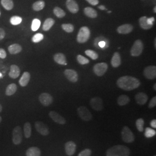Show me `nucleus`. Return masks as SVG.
I'll list each match as a JSON object with an SVG mask.
<instances>
[{
  "mask_svg": "<svg viewBox=\"0 0 156 156\" xmlns=\"http://www.w3.org/2000/svg\"><path fill=\"white\" fill-rule=\"evenodd\" d=\"M17 90V86L14 83H12L8 86L5 91V94L8 96L14 94Z\"/></svg>",
  "mask_w": 156,
  "mask_h": 156,
  "instance_id": "30",
  "label": "nucleus"
},
{
  "mask_svg": "<svg viewBox=\"0 0 156 156\" xmlns=\"http://www.w3.org/2000/svg\"><path fill=\"white\" fill-rule=\"evenodd\" d=\"M24 133L26 138H29L31 135V126L28 122L25 123L24 125Z\"/></svg>",
  "mask_w": 156,
  "mask_h": 156,
  "instance_id": "33",
  "label": "nucleus"
},
{
  "mask_svg": "<svg viewBox=\"0 0 156 156\" xmlns=\"http://www.w3.org/2000/svg\"><path fill=\"white\" fill-rule=\"evenodd\" d=\"M54 60L56 62L60 65H67V60L66 56L62 53H56L54 56Z\"/></svg>",
  "mask_w": 156,
  "mask_h": 156,
  "instance_id": "20",
  "label": "nucleus"
},
{
  "mask_svg": "<svg viewBox=\"0 0 156 156\" xmlns=\"http://www.w3.org/2000/svg\"><path fill=\"white\" fill-rule=\"evenodd\" d=\"M0 15H1V12H0Z\"/></svg>",
  "mask_w": 156,
  "mask_h": 156,
  "instance_id": "58",
  "label": "nucleus"
},
{
  "mask_svg": "<svg viewBox=\"0 0 156 156\" xmlns=\"http://www.w3.org/2000/svg\"><path fill=\"white\" fill-rule=\"evenodd\" d=\"M90 31L87 27L84 26L81 27L77 35V41L80 44L86 42L90 38Z\"/></svg>",
  "mask_w": 156,
  "mask_h": 156,
  "instance_id": "3",
  "label": "nucleus"
},
{
  "mask_svg": "<svg viewBox=\"0 0 156 156\" xmlns=\"http://www.w3.org/2000/svg\"><path fill=\"white\" fill-rule=\"evenodd\" d=\"M20 73V70L18 66L16 65H12L11 66L10 72L9 73V76L12 79L18 78Z\"/></svg>",
  "mask_w": 156,
  "mask_h": 156,
  "instance_id": "23",
  "label": "nucleus"
},
{
  "mask_svg": "<svg viewBox=\"0 0 156 156\" xmlns=\"http://www.w3.org/2000/svg\"><path fill=\"white\" fill-rule=\"evenodd\" d=\"M147 22L149 23V24L153 26L154 22V18L153 17H150V18H147Z\"/></svg>",
  "mask_w": 156,
  "mask_h": 156,
  "instance_id": "48",
  "label": "nucleus"
},
{
  "mask_svg": "<svg viewBox=\"0 0 156 156\" xmlns=\"http://www.w3.org/2000/svg\"><path fill=\"white\" fill-rule=\"evenodd\" d=\"M30 80V74L28 72L23 73L22 76L19 80V84L21 86L25 87L28 84V82Z\"/></svg>",
  "mask_w": 156,
  "mask_h": 156,
  "instance_id": "25",
  "label": "nucleus"
},
{
  "mask_svg": "<svg viewBox=\"0 0 156 156\" xmlns=\"http://www.w3.org/2000/svg\"><path fill=\"white\" fill-rule=\"evenodd\" d=\"M131 151L124 145H115L106 151V156H129Z\"/></svg>",
  "mask_w": 156,
  "mask_h": 156,
  "instance_id": "2",
  "label": "nucleus"
},
{
  "mask_svg": "<svg viewBox=\"0 0 156 156\" xmlns=\"http://www.w3.org/2000/svg\"><path fill=\"white\" fill-rule=\"evenodd\" d=\"M90 104L91 107L97 111H102L104 107L102 100L98 97H95L91 98L90 101Z\"/></svg>",
  "mask_w": 156,
  "mask_h": 156,
  "instance_id": "9",
  "label": "nucleus"
},
{
  "mask_svg": "<svg viewBox=\"0 0 156 156\" xmlns=\"http://www.w3.org/2000/svg\"><path fill=\"white\" fill-rule=\"evenodd\" d=\"M135 99L138 105H144L147 102L149 98L146 94H145L143 92H140L135 95Z\"/></svg>",
  "mask_w": 156,
  "mask_h": 156,
  "instance_id": "17",
  "label": "nucleus"
},
{
  "mask_svg": "<svg viewBox=\"0 0 156 156\" xmlns=\"http://www.w3.org/2000/svg\"><path fill=\"white\" fill-rule=\"evenodd\" d=\"M144 75L147 79H154L156 78V67L150 66L146 67L144 71Z\"/></svg>",
  "mask_w": 156,
  "mask_h": 156,
  "instance_id": "11",
  "label": "nucleus"
},
{
  "mask_svg": "<svg viewBox=\"0 0 156 156\" xmlns=\"http://www.w3.org/2000/svg\"><path fill=\"white\" fill-rule=\"evenodd\" d=\"M133 26L130 24H125L120 26L117 28L118 33L120 34H128L133 31Z\"/></svg>",
  "mask_w": 156,
  "mask_h": 156,
  "instance_id": "18",
  "label": "nucleus"
},
{
  "mask_svg": "<svg viewBox=\"0 0 156 156\" xmlns=\"http://www.w3.org/2000/svg\"><path fill=\"white\" fill-rule=\"evenodd\" d=\"M139 23H140V26L144 30H149L153 27V26L149 24L147 22V17L146 16L141 17L139 19Z\"/></svg>",
  "mask_w": 156,
  "mask_h": 156,
  "instance_id": "22",
  "label": "nucleus"
},
{
  "mask_svg": "<svg viewBox=\"0 0 156 156\" xmlns=\"http://www.w3.org/2000/svg\"><path fill=\"white\" fill-rule=\"evenodd\" d=\"M64 75L66 76L67 79L71 82L75 83L78 81V73L75 70L71 69H66L64 71Z\"/></svg>",
  "mask_w": 156,
  "mask_h": 156,
  "instance_id": "14",
  "label": "nucleus"
},
{
  "mask_svg": "<svg viewBox=\"0 0 156 156\" xmlns=\"http://www.w3.org/2000/svg\"><path fill=\"white\" fill-rule=\"evenodd\" d=\"M77 61L81 65L87 64L90 62L89 60L87 58L84 57V56H82V55H80L77 56Z\"/></svg>",
  "mask_w": 156,
  "mask_h": 156,
  "instance_id": "41",
  "label": "nucleus"
},
{
  "mask_svg": "<svg viewBox=\"0 0 156 156\" xmlns=\"http://www.w3.org/2000/svg\"><path fill=\"white\" fill-rule=\"evenodd\" d=\"M6 57V53L4 49L0 48V58H5Z\"/></svg>",
  "mask_w": 156,
  "mask_h": 156,
  "instance_id": "45",
  "label": "nucleus"
},
{
  "mask_svg": "<svg viewBox=\"0 0 156 156\" xmlns=\"http://www.w3.org/2000/svg\"><path fill=\"white\" fill-rule=\"evenodd\" d=\"M144 50V44L141 40L137 39L135 41L134 45L132 46V48L130 51L131 56L134 57L139 56L142 53Z\"/></svg>",
  "mask_w": 156,
  "mask_h": 156,
  "instance_id": "5",
  "label": "nucleus"
},
{
  "mask_svg": "<svg viewBox=\"0 0 156 156\" xmlns=\"http://www.w3.org/2000/svg\"><path fill=\"white\" fill-rule=\"evenodd\" d=\"M22 21V17H20V16H12L10 19V22L12 25H14V26H16V25H18V24H20Z\"/></svg>",
  "mask_w": 156,
  "mask_h": 156,
  "instance_id": "39",
  "label": "nucleus"
},
{
  "mask_svg": "<svg viewBox=\"0 0 156 156\" xmlns=\"http://www.w3.org/2000/svg\"><path fill=\"white\" fill-rule=\"evenodd\" d=\"M108 68V64L105 62L98 63L93 67V71L98 76H102L106 73Z\"/></svg>",
  "mask_w": 156,
  "mask_h": 156,
  "instance_id": "8",
  "label": "nucleus"
},
{
  "mask_svg": "<svg viewBox=\"0 0 156 156\" xmlns=\"http://www.w3.org/2000/svg\"><path fill=\"white\" fill-rule=\"evenodd\" d=\"M35 127L37 131L42 135L46 136L49 134V128L46 125L41 122H37L35 123Z\"/></svg>",
  "mask_w": 156,
  "mask_h": 156,
  "instance_id": "12",
  "label": "nucleus"
},
{
  "mask_svg": "<svg viewBox=\"0 0 156 156\" xmlns=\"http://www.w3.org/2000/svg\"><path fill=\"white\" fill-rule=\"evenodd\" d=\"M84 13L87 16L90 18H96L97 17V12L91 7H86L84 9Z\"/></svg>",
  "mask_w": 156,
  "mask_h": 156,
  "instance_id": "28",
  "label": "nucleus"
},
{
  "mask_svg": "<svg viewBox=\"0 0 156 156\" xmlns=\"http://www.w3.org/2000/svg\"><path fill=\"white\" fill-rule=\"evenodd\" d=\"M156 131L154 129L149 128V127H147L145 129L144 135H145V137L147 138H150L151 137H153L154 136L156 135Z\"/></svg>",
  "mask_w": 156,
  "mask_h": 156,
  "instance_id": "35",
  "label": "nucleus"
},
{
  "mask_svg": "<svg viewBox=\"0 0 156 156\" xmlns=\"http://www.w3.org/2000/svg\"><path fill=\"white\" fill-rule=\"evenodd\" d=\"M92 151L90 149H86L83 151H82L78 156H90L91 154Z\"/></svg>",
  "mask_w": 156,
  "mask_h": 156,
  "instance_id": "43",
  "label": "nucleus"
},
{
  "mask_svg": "<svg viewBox=\"0 0 156 156\" xmlns=\"http://www.w3.org/2000/svg\"><path fill=\"white\" fill-rule=\"evenodd\" d=\"M45 5V2L44 1H38L34 3L33 8L35 11H39L44 8Z\"/></svg>",
  "mask_w": 156,
  "mask_h": 156,
  "instance_id": "31",
  "label": "nucleus"
},
{
  "mask_svg": "<svg viewBox=\"0 0 156 156\" xmlns=\"http://www.w3.org/2000/svg\"><path fill=\"white\" fill-rule=\"evenodd\" d=\"M39 100L44 106H48L52 104L53 98L51 95L44 93L39 95Z\"/></svg>",
  "mask_w": 156,
  "mask_h": 156,
  "instance_id": "13",
  "label": "nucleus"
},
{
  "mask_svg": "<svg viewBox=\"0 0 156 156\" xmlns=\"http://www.w3.org/2000/svg\"><path fill=\"white\" fill-rule=\"evenodd\" d=\"M144 124H145V122H144V119L142 118H140L136 120V128L138 129V130L140 132H143L144 131Z\"/></svg>",
  "mask_w": 156,
  "mask_h": 156,
  "instance_id": "36",
  "label": "nucleus"
},
{
  "mask_svg": "<svg viewBox=\"0 0 156 156\" xmlns=\"http://www.w3.org/2000/svg\"><path fill=\"white\" fill-rule=\"evenodd\" d=\"M5 36V32L4 29L0 28V41L3 39Z\"/></svg>",
  "mask_w": 156,
  "mask_h": 156,
  "instance_id": "47",
  "label": "nucleus"
},
{
  "mask_svg": "<svg viewBox=\"0 0 156 156\" xmlns=\"http://www.w3.org/2000/svg\"><path fill=\"white\" fill-rule=\"evenodd\" d=\"M41 26V21L38 19H34L32 22L31 29L33 31H36L39 29Z\"/></svg>",
  "mask_w": 156,
  "mask_h": 156,
  "instance_id": "40",
  "label": "nucleus"
},
{
  "mask_svg": "<svg viewBox=\"0 0 156 156\" xmlns=\"http://www.w3.org/2000/svg\"><path fill=\"white\" fill-rule=\"evenodd\" d=\"M22 50V46L17 44L10 45L8 47V51L12 55H16L17 53H20Z\"/></svg>",
  "mask_w": 156,
  "mask_h": 156,
  "instance_id": "26",
  "label": "nucleus"
},
{
  "mask_svg": "<svg viewBox=\"0 0 156 156\" xmlns=\"http://www.w3.org/2000/svg\"><path fill=\"white\" fill-rule=\"evenodd\" d=\"M23 133L22 128L19 126L15 127L12 132V141L15 145H19L22 141Z\"/></svg>",
  "mask_w": 156,
  "mask_h": 156,
  "instance_id": "7",
  "label": "nucleus"
},
{
  "mask_svg": "<svg viewBox=\"0 0 156 156\" xmlns=\"http://www.w3.org/2000/svg\"><path fill=\"white\" fill-rule=\"evenodd\" d=\"M2 77V75L1 73H0V78H1Z\"/></svg>",
  "mask_w": 156,
  "mask_h": 156,
  "instance_id": "55",
  "label": "nucleus"
},
{
  "mask_svg": "<svg viewBox=\"0 0 156 156\" xmlns=\"http://www.w3.org/2000/svg\"><path fill=\"white\" fill-rule=\"evenodd\" d=\"M1 121H2V118H1V117L0 116V123L1 122Z\"/></svg>",
  "mask_w": 156,
  "mask_h": 156,
  "instance_id": "56",
  "label": "nucleus"
},
{
  "mask_svg": "<svg viewBox=\"0 0 156 156\" xmlns=\"http://www.w3.org/2000/svg\"><path fill=\"white\" fill-rule=\"evenodd\" d=\"M62 28L67 33H73L74 30V26L72 24H62Z\"/></svg>",
  "mask_w": 156,
  "mask_h": 156,
  "instance_id": "38",
  "label": "nucleus"
},
{
  "mask_svg": "<svg viewBox=\"0 0 156 156\" xmlns=\"http://www.w3.org/2000/svg\"><path fill=\"white\" fill-rule=\"evenodd\" d=\"M122 138L126 143H132L135 140L134 133L127 126H124L122 131Z\"/></svg>",
  "mask_w": 156,
  "mask_h": 156,
  "instance_id": "4",
  "label": "nucleus"
},
{
  "mask_svg": "<svg viewBox=\"0 0 156 156\" xmlns=\"http://www.w3.org/2000/svg\"><path fill=\"white\" fill-rule=\"evenodd\" d=\"M156 6H155V7H154V9H153V11H154V13H156Z\"/></svg>",
  "mask_w": 156,
  "mask_h": 156,
  "instance_id": "54",
  "label": "nucleus"
},
{
  "mask_svg": "<svg viewBox=\"0 0 156 156\" xmlns=\"http://www.w3.org/2000/svg\"><path fill=\"white\" fill-rule=\"evenodd\" d=\"M121 57L118 52H115L111 59V65L114 68L119 67L121 64Z\"/></svg>",
  "mask_w": 156,
  "mask_h": 156,
  "instance_id": "21",
  "label": "nucleus"
},
{
  "mask_svg": "<svg viewBox=\"0 0 156 156\" xmlns=\"http://www.w3.org/2000/svg\"><path fill=\"white\" fill-rule=\"evenodd\" d=\"M76 145L73 141H68L65 144V151L67 156H72L75 154Z\"/></svg>",
  "mask_w": 156,
  "mask_h": 156,
  "instance_id": "15",
  "label": "nucleus"
},
{
  "mask_svg": "<svg viewBox=\"0 0 156 156\" xmlns=\"http://www.w3.org/2000/svg\"><path fill=\"white\" fill-rule=\"evenodd\" d=\"M86 1H87L90 4H91V5H97L99 3L98 0H86Z\"/></svg>",
  "mask_w": 156,
  "mask_h": 156,
  "instance_id": "46",
  "label": "nucleus"
},
{
  "mask_svg": "<svg viewBox=\"0 0 156 156\" xmlns=\"http://www.w3.org/2000/svg\"><path fill=\"white\" fill-rule=\"evenodd\" d=\"M130 101V98L127 95H121L117 98V104L120 106H124L127 104Z\"/></svg>",
  "mask_w": 156,
  "mask_h": 156,
  "instance_id": "27",
  "label": "nucleus"
},
{
  "mask_svg": "<svg viewBox=\"0 0 156 156\" xmlns=\"http://www.w3.org/2000/svg\"><path fill=\"white\" fill-rule=\"evenodd\" d=\"M1 3L2 6L8 11H10L13 7V2L12 0H1Z\"/></svg>",
  "mask_w": 156,
  "mask_h": 156,
  "instance_id": "32",
  "label": "nucleus"
},
{
  "mask_svg": "<svg viewBox=\"0 0 156 156\" xmlns=\"http://www.w3.org/2000/svg\"><path fill=\"white\" fill-rule=\"evenodd\" d=\"M108 13H111V11H109L108 12Z\"/></svg>",
  "mask_w": 156,
  "mask_h": 156,
  "instance_id": "57",
  "label": "nucleus"
},
{
  "mask_svg": "<svg viewBox=\"0 0 156 156\" xmlns=\"http://www.w3.org/2000/svg\"><path fill=\"white\" fill-rule=\"evenodd\" d=\"M2 105L0 104V112L2 111Z\"/></svg>",
  "mask_w": 156,
  "mask_h": 156,
  "instance_id": "52",
  "label": "nucleus"
},
{
  "mask_svg": "<svg viewBox=\"0 0 156 156\" xmlns=\"http://www.w3.org/2000/svg\"><path fill=\"white\" fill-rule=\"evenodd\" d=\"M85 54L87 56L90 57L92 60H97L98 58V55L97 52H95L94 50H86L85 51Z\"/></svg>",
  "mask_w": 156,
  "mask_h": 156,
  "instance_id": "37",
  "label": "nucleus"
},
{
  "mask_svg": "<svg viewBox=\"0 0 156 156\" xmlns=\"http://www.w3.org/2000/svg\"><path fill=\"white\" fill-rule=\"evenodd\" d=\"M151 126L153 128H156V119H154L153 120L151 123Z\"/></svg>",
  "mask_w": 156,
  "mask_h": 156,
  "instance_id": "49",
  "label": "nucleus"
},
{
  "mask_svg": "<svg viewBox=\"0 0 156 156\" xmlns=\"http://www.w3.org/2000/svg\"><path fill=\"white\" fill-rule=\"evenodd\" d=\"M156 39H154V48H156Z\"/></svg>",
  "mask_w": 156,
  "mask_h": 156,
  "instance_id": "53",
  "label": "nucleus"
},
{
  "mask_svg": "<svg viewBox=\"0 0 156 156\" xmlns=\"http://www.w3.org/2000/svg\"><path fill=\"white\" fill-rule=\"evenodd\" d=\"M117 86L126 91H131L140 87V82L136 78L131 76H124L117 80Z\"/></svg>",
  "mask_w": 156,
  "mask_h": 156,
  "instance_id": "1",
  "label": "nucleus"
},
{
  "mask_svg": "<svg viewBox=\"0 0 156 156\" xmlns=\"http://www.w3.org/2000/svg\"><path fill=\"white\" fill-rule=\"evenodd\" d=\"M26 156H41V151L37 147H31L26 151Z\"/></svg>",
  "mask_w": 156,
  "mask_h": 156,
  "instance_id": "24",
  "label": "nucleus"
},
{
  "mask_svg": "<svg viewBox=\"0 0 156 156\" xmlns=\"http://www.w3.org/2000/svg\"><path fill=\"white\" fill-rule=\"evenodd\" d=\"M98 8L101 9V10H105L106 9V8L105 6L104 5H100L98 6Z\"/></svg>",
  "mask_w": 156,
  "mask_h": 156,
  "instance_id": "50",
  "label": "nucleus"
},
{
  "mask_svg": "<svg viewBox=\"0 0 156 156\" xmlns=\"http://www.w3.org/2000/svg\"><path fill=\"white\" fill-rule=\"evenodd\" d=\"M94 44L97 48L102 49H105L109 47L108 40L104 37H99L95 38Z\"/></svg>",
  "mask_w": 156,
  "mask_h": 156,
  "instance_id": "10",
  "label": "nucleus"
},
{
  "mask_svg": "<svg viewBox=\"0 0 156 156\" xmlns=\"http://www.w3.org/2000/svg\"><path fill=\"white\" fill-rule=\"evenodd\" d=\"M156 105V97L154 96V97H153L151 98L150 102H149V108H153L154 107H155Z\"/></svg>",
  "mask_w": 156,
  "mask_h": 156,
  "instance_id": "44",
  "label": "nucleus"
},
{
  "mask_svg": "<svg viewBox=\"0 0 156 156\" xmlns=\"http://www.w3.org/2000/svg\"><path fill=\"white\" fill-rule=\"evenodd\" d=\"M55 21L54 19L51 18H48L45 21V22L43 24L42 29L45 31H48L52 27V26L54 25Z\"/></svg>",
  "mask_w": 156,
  "mask_h": 156,
  "instance_id": "29",
  "label": "nucleus"
},
{
  "mask_svg": "<svg viewBox=\"0 0 156 156\" xmlns=\"http://www.w3.org/2000/svg\"><path fill=\"white\" fill-rule=\"evenodd\" d=\"M153 89L154 90H156V84L155 83L154 84V86H153Z\"/></svg>",
  "mask_w": 156,
  "mask_h": 156,
  "instance_id": "51",
  "label": "nucleus"
},
{
  "mask_svg": "<svg viewBox=\"0 0 156 156\" xmlns=\"http://www.w3.org/2000/svg\"><path fill=\"white\" fill-rule=\"evenodd\" d=\"M54 14L58 18H62L66 16V12L62 8L56 6L53 9Z\"/></svg>",
  "mask_w": 156,
  "mask_h": 156,
  "instance_id": "34",
  "label": "nucleus"
},
{
  "mask_svg": "<svg viewBox=\"0 0 156 156\" xmlns=\"http://www.w3.org/2000/svg\"><path fill=\"white\" fill-rule=\"evenodd\" d=\"M49 117L56 123L59 124H64L66 123V120L64 117L60 115L55 111H51L49 113Z\"/></svg>",
  "mask_w": 156,
  "mask_h": 156,
  "instance_id": "16",
  "label": "nucleus"
},
{
  "mask_svg": "<svg viewBox=\"0 0 156 156\" xmlns=\"http://www.w3.org/2000/svg\"></svg>",
  "mask_w": 156,
  "mask_h": 156,
  "instance_id": "59",
  "label": "nucleus"
},
{
  "mask_svg": "<svg viewBox=\"0 0 156 156\" xmlns=\"http://www.w3.org/2000/svg\"><path fill=\"white\" fill-rule=\"evenodd\" d=\"M79 116L84 121L89 122L91 120L93 116L91 113L86 106H82L79 107L77 109Z\"/></svg>",
  "mask_w": 156,
  "mask_h": 156,
  "instance_id": "6",
  "label": "nucleus"
},
{
  "mask_svg": "<svg viewBox=\"0 0 156 156\" xmlns=\"http://www.w3.org/2000/svg\"><path fill=\"white\" fill-rule=\"evenodd\" d=\"M44 37L43 34L41 33L36 34L33 37L32 41L34 43H38L44 39Z\"/></svg>",
  "mask_w": 156,
  "mask_h": 156,
  "instance_id": "42",
  "label": "nucleus"
},
{
  "mask_svg": "<svg viewBox=\"0 0 156 156\" xmlns=\"http://www.w3.org/2000/svg\"><path fill=\"white\" fill-rule=\"evenodd\" d=\"M66 6L68 11L73 13H76L79 11V6L75 0H67Z\"/></svg>",
  "mask_w": 156,
  "mask_h": 156,
  "instance_id": "19",
  "label": "nucleus"
}]
</instances>
